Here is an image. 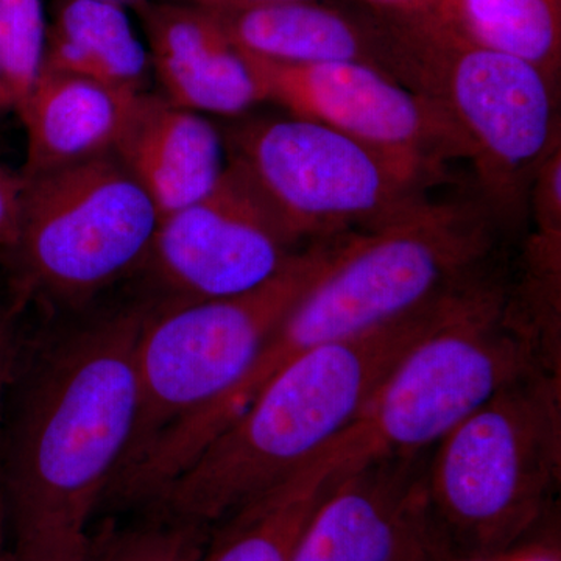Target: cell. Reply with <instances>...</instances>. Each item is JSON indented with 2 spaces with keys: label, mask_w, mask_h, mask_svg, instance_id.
Segmentation results:
<instances>
[{
  "label": "cell",
  "mask_w": 561,
  "mask_h": 561,
  "mask_svg": "<svg viewBox=\"0 0 561 561\" xmlns=\"http://www.w3.org/2000/svg\"><path fill=\"white\" fill-rule=\"evenodd\" d=\"M147 313L131 308L80 328L33 371L0 468L13 537L88 534L135 434Z\"/></svg>",
  "instance_id": "6da1fadb"
},
{
  "label": "cell",
  "mask_w": 561,
  "mask_h": 561,
  "mask_svg": "<svg viewBox=\"0 0 561 561\" xmlns=\"http://www.w3.org/2000/svg\"><path fill=\"white\" fill-rule=\"evenodd\" d=\"M471 289L290 362L147 502L150 513L214 527L286 481L359 419L391 368Z\"/></svg>",
  "instance_id": "7a4b0ae2"
},
{
  "label": "cell",
  "mask_w": 561,
  "mask_h": 561,
  "mask_svg": "<svg viewBox=\"0 0 561 561\" xmlns=\"http://www.w3.org/2000/svg\"><path fill=\"white\" fill-rule=\"evenodd\" d=\"M491 243L493 216L479 201H426L376 230L356 232L280 321L254 373L272 378L308 351L445 300L474 280Z\"/></svg>",
  "instance_id": "3957f363"
},
{
  "label": "cell",
  "mask_w": 561,
  "mask_h": 561,
  "mask_svg": "<svg viewBox=\"0 0 561 561\" xmlns=\"http://www.w3.org/2000/svg\"><path fill=\"white\" fill-rule=\"evenodd\" d=\"M387 72L459 128L491 216L527 210L535 173L560 146L559 83L530 62L476 46L427 16L376 13Z\"/></svg>",
  "instance_id": "277c9868"
},
{
  "label": "cell",
  "mask_w": 561,
  "mask_h": 561,
  "mask_svg": "<svg viewBox=\"0 0 561 561\" xmlns=\"http://www.w3.org/2000/svg\"><path fill=\"white\" fill-rule=\"evenodd\" d=\"M437 445L426 491L438 540L448 556H500L540 519L556 483L559 389L530 373Z\"/></svg>",
  "instance_id": "5b68a950"
},
{
  "label": "cell",
  "mask_w": 561,
  "mask_h": 561,
  "mask_svg": "<svg viewBox=\"0 0 561 561\" xmlns=\"http://www.w3.org/2000/svg\"><path fill=\"white\" fill-rule=\"evenodd\" d=\"M351 236L317 239L256 289L179 301L147 313L136 350L138 420L116 479L161 434L241 381L284 317L330 271Z\"/></svg>",
  "instance_id": "8992f818"
},
{
  "label": "cell",
  "mask_w": 561,
  "mask_h": 561,
  "mask_svg": "<svg viewBox=\"0 0 561 561\" xmlns=\"http://www.w3.org/2000/svg\"><path fill=\"white\" fill-rule=\"evenodd\" d=\"M241 168L295 242L382 227L430 198L438 179L343 133L301 119H254L230 133Z\"/></svg>",
  "instance_id": "52a82bcc"
},
{
  "label": "cell",
  "mask_w": 561,
  "mask_h": 561,
  "mask_svg": "<svg viewBox=\"0 0 561 561\" xmlns=\"http://www.w3.org/2000/svg\"><path fill=\"white\" fill-rule=\"evenodd\" d=\"M534 371L531 339L508 316L502 291L479 280L391 368L356 423L373 456L420 454Z\"/></svg>",
  "instance_id": "ba28073f"
},
{
  "label": "cell",
  "mask_w": 561,
  "mask_h": 561,
  "mask_svg": "<svg viewBox=\"0 0 561 561\" xmlns=\"http://www.w3.org/2000/svg\"><path fill=\"white\" fill-rule=\"evenodd\" d=\"M22 180V289L80 302L149 261L160 216L114 154Z\"/></svg>",
  "instance_id": "9c48e42d"
},
{
  "label": "cell",
  "mask_w": 561,
  "mask_h": 561,
  "mask_svg": "<svg viewBox=\"0 0 561 561\" xmlns=\"http://www.w3.org/2000/svg\"><path fill=\"white\" fill-rule=\"evenodd\" d=\"M242 55L262 102L276 103L290 116L334 128L438 180L449 161L470 158L459 128L434 102L375 66L284 65Z\"/></svg>",
  "instance_id": "30bf717a"
},
{
  "label": "cell",
  "mask_w": 561,
  "mask_h": 561,
  "mask_svg": "<svg viewBox=\"0 0 561 561\" xmlns=\"http://www.w3.org/2000/svg\"><path fill=\"white\" fill-rule=\"evenodd\" d=\"M297 247L230 161L209 194L160 220L147 262L181 301L216 300L267 283Z\"/></svg>",
  "instance_id": "8fae6325"
},
{
  "label": "cell",
  "mask_w": 561,
  "mask_h": 561,
  "mask_svg": "<svg viewBox=\"0 0 561 561\" xmlns=\"http://www.w3.org/2000/svg\"><path fill=\"white\" fill-rule=\"evenodd\" d=\"M426 470L421 453L378 454L351 467L317 505L291 561H446Z\"/></svg>",
  "instance_id": "7c38bea8"
},
{
  "label": "cell",
  "mask_w": 561,
  "mask_h": 561,
  "mask_svg": "<svg viewBox=\"0 0 561 561\" xmlns=\"http://www.w3.org/2000/svg\"><path fill=\"white\" fill-rule=\"evenodd\" d=\"M133 7L142 21L150 65L173 105L241 116L262 102L249 62L209 11L149 0Z\"/></svg>",
  "instance_id": "4fadbf2b"
},
{
  "label": "cell",
  "mask_w": 561,
  "mask_h": 561,
  "mask_svg": "<svg viewBox=\"0 0 561 561\" xmlns=\"http://www.w3.org/2000/svg\"><path fill=\"white\" fill-rule=\"evenodd\" d=\"M144 94L41 70L27 98L14 110L27 133L22 179L114 154Z\"/></svg>",
  "instance_id": "5bb4252c"
},
{
  "label": "cell",
  "mask_w": 561,
  "mask_h": 561,
  "mask_svg": "<svg viewBox=\"0 0 561 561\" xmlns=\"http://www.w3.org/2000/svg\"><path fill=\"white\" fill-rule=\"evenodd\" d=\"M114 157L149 195L160 220L209 194L227 164L209 121L144 94Z\"/></svg>",
  "instance_id": "9a60e30c"
},
{
  "label": "cell",
  "mask_w": 561,
  "mask_h": 561,
  "mask_svg": "<svg viewBox=\"0 0 561 561\" xmlns=\"http://www.w3.org/2000/svg\"><path fill=\"white\" fill-rule=\"evenodd\" d=\"M209 13L232 46L250 57L284 65L359 61L387 72L386 41L371 11L354 14L319 0H284Z\"/></svg>",
  "instance_id": "2e32d148"
},
{
  "label": "cell",
  "mask_w": 561,
  "mask_h": 561,
  "mask_svg": "<svg viewBox=\"0 0 561 561\" xmlns=\"http://www.w3.org/2000/svg\"><path fill=\"white\" fill-rule=\"evenodd\" d=\"M353 423L286 481L216 524L202 561H291L317 505L343 472L370 457Z\"/></svg>",
  "instance_id": "e0dca14e"
},
{
  "label": "cell",
  "mask_w": 561,
  "mask_h": 561,
  "mask_svg": "<svg viewBox=\"0 0 561 561\" xmlns=\"http://www.w3.org/2000/svg\"><path fill=\"white\" fill-rule=\"evenodd\" d=\"M150 58L125 9L106 0H61L47 31L43 69L144 92Z\"/></svg>",
  "instance_id": "ac0fdd59"
},
{
  "label": "cell",
  "mask_w": 561,
  "mask_h": 561,
  "mask_svg": "<svg viewBox=\"0 0 561 561\" xmlns=\"http://www.w3.org/2000/svg\"><path fill=\"white\" fill-rule=\"evenodd\" d=\"M423 13L461 39L530 62L559 83L561 0H437Z\"/></svg>",
  "instance_id": "d6986e66"
},
{
  "label": "cell",
  "mask_w": 561,
  "mask_h": 561,
  "mask_svg": "<svg viewBox=\"0 0 561 561\" xmlns=\"http://www.w3.org/2000/svg\"><path fill=\"white\" fill-rule=\"evenodd\" d=\"M214 527L150 513L138 524H102L88 531L84 561H202Z\"/></svg>",
  "instance_id": "ffe728a7"
},
{
  "label": "cell",
  "mask_w": 561,
  "mask_h": 561,
  "mask_svg": "<svg viewBox=\"0 0 561 561\" xmlns=\"http://www.w3.org/2000/svg\"><path fill=\"white\" fill-rule=\"evenodd\" d=\"M46 39L41 0H0V72L13 110L38 80Z\"/></svg>",
  "instance_id": "44dd1931"
},
{
  "label": "cell",
  "mask_w": 561,
  "mask_h": 561,
  "mask_svg": "<svg viewBox=\"0 0 561 561\" xmlns=\"http://www.w3.org/2000/svg\"><path fill=\"white\" fill-rule=\"evenodd\" d=\"M87 535L84 537H76V535L11 537V561H84Z\"/></svg>",
  "instance_id": "7402d4cb"
},
{
  "label": "cell",
  "mask_w": 561,
  "mask_h": 561,
  "mask_svg": "<svg viewBox=\"0 0 561 561\" xmlns=\"http://www.w3.org/2000/svg\"><path fill=\"white\" fill-rule=\"evenodd\" d=\"M24 180L0 162V250L10 254L20 241Z\"/></svg>",
  "instance_id": "603a6c76"
},
{
  "label": "cell",
  "mask_w": 561,
  "mask_h": 561,
  "mask_svg": "<svg viewBox=\"0 0 561 561\" xmlns=\"http://www.w3.org/2000/svg\"><path fill=\"white\" fill-rule=\"evenodd\" d=\"M16 305L0 301V415L18 356Z\"/></svg>",
  "instance_id": "cb8c5ba5"
},
{
  "label": "cell",
  "mask_w": 561,
  "mask_h": 561,
  "mask_svg": "<svg viewBox=\"0 0 561 561\" xmlns=\"http://www.w3.org/2000/svg\"><path fill=\"white\" fill-rule=\"evenodd\" d=\"M371 11L391 16H411L423 13L434 5L437 0H364Z\"/></svg>",
  "instance_id": "d4e9b609"
},
{
  "label": "cell",
  "mask_w": 561,
  "mask_h": 561,
  "mask_svg": "<svg viewBox=\"0 0 561 561\" xmlns=\"http://www.w3.org/2000/svg\"><path fill=\"white\" fill-rule=\"evenodd\" d=\"M11 531L9 507L0 476V561H11Z\"/></svg>",
  "instance_id": "484cf974"
},
{
  "label": "cell",
  "mask_w": 561,
  "mask_h": 561,
  "mask_svg": "<svg viewBox=\"0 0 561 561\" xmlns=\"http://www.w3.org/2000/svg\"><path fill=\"white\" fill-rule=\"evenodd\" d=\"M192 5L201 7L203 10H234L247 9V7L264 5V3L284 2V0H191Z\"/></svg>",
  "instance_id": "4316f807"
},
{
  "label": "cell",
  "mask_w": 561,
  "mask_h": 561,
  "mask_svg": "<svg viewBox=\"0 0 561 561\" xmlns=\"http://www.w3.org/2000/svg\"><path fill=\"white\" fill-rule=\"evenodd\" d=\"M9 110H13V105H11L9 91H7L5 83H3L2 72H0V114Z\"/></svg>",
  "instance_id": "83f0119b"
},
{
  "label": "cell",
  "mask_w": 561,
  "mask_h": 561,
  "mask_svg": "<svg viewBox=\"0 0 561 561\" xmlns=\"http://www.w3.org/2000/svg\"><path fill=\"white\" fill-rule=\"evenodd\" d=\"M106 2L117 3V5H133V3L139 2V0H106Z\"/></svg>",
  "instance_id": "f1b7e54d"
}]
</instances>
